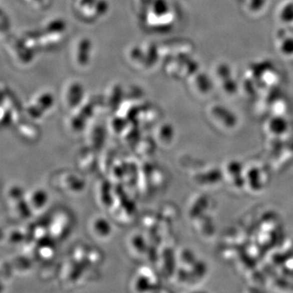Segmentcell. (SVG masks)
<instances>
[{
  "mask_svg": "<svg viewBox=\"0 0 293 293\" xmlns=\"http://www.w3.org/2000/svg\"><path fill=\"white\" fill-rule=\"evenodd\" d=\"M74 62L77 66L85 67L91 61V52H92V44L89 39L83 38L77 42L74 48Z\"/></svg>",
  "mask_w": 293,
  "mask_h": 293,
  "instance_id": "cell-3",
  "label": "cell"
},
{
  "mask_svg": "<svg viewBox=\"0 0 293 293\" xmlns=\"http://www.w3.org/2000/svg\"><path fill=\"white\" fill-rule=\"evenodd\" d=\"M91 233L94 236L100 239H105L112 234L110 222L103 217H96L91 223Z\"/></svg>",
  "mask_w": 293,
  "mask_h": 293,
  "instance_id": "cell-4",
  "label": "cell"
},
{
  "mask_svg": "<svg viewBox=\"0 0 293 293\" xmlns=\"http://www.w3.org/2000/svg\"><path fill=\"white\" fill-rule=\"evenodd\" d=\"M84 91L81 83L78 82H70L65 87L63 94V100L65 105L72 109L79 105L83 101Z\"/></svg>",
  "mask_w": 293,
  "mask_h": 293,
  "instance_id": "cell-2",
  "label": "cell"
},
{
  "mask_svg": "<svg viewBox=\"0 0 293 293\" xmlns=\"http://www.w3.org/2000/svg\"><path fill=\"white\" fill-rule=\"evenodd\" d=\"M53 106V97L49 93L39 94L34 98V100L31 101V104H29L26 111L28 113V115L33 117V119H39V113L38 110L40 111L41 115L45 111L49 109Z\"/></svg>",
  "mask_w": 293,
  "mask_h": 293,
  "instance_id": "cell-1",
  "label": "cell"
},
{
  "mask_svg": "<svg viewBox=\"0 0 293 293\" xmlns=\"http://www.w3.org/2000/svg\"><path fill=\"white\" fill-rule=\"evenodd\" d=\"M27 204L31 210L40 211L44 209L48 203V195L43 189H36L29 194L26 199Z\"/></svg>",
  "mask_w": 293,
  "mask_h": 293,
  "instance_id": "cell-5",
  "label": "cell"
},
{
  "mask_svg": "<svg viewBox=\"0 0 293 293\" xmlns=\"http://www.w3.org/2000/svg\"><path fill=\"white\" fill-rule=\"evenodd\" d=\"M157 138L158 141L161 143V144L162 145L163 144L169 145L174 139V130L171 126L167 124L162 125L157 130Z\"/></svg>",
  "mask_w": 293,
  "mask_h": 293,
  "instance_id": "cell-6",
  "label": "cell"
}]
</instances>
